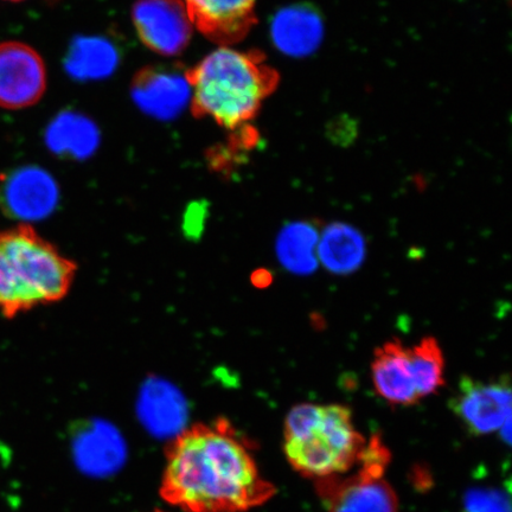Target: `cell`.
Masks as SVG:
<instances>
[{
    "instance_id": "1",
    "label": "cell",
    "mask_w": 512,
    "mask_h": 512,
    "mask_svg": "<svg viewBox=\"0 0 512 512\" xmlns=\"http://www.w3.org/2000/svg\"><path fill=\"white\" fill-rule=\"evenodd\" d=\"M274 494L227 420L190 427L166 452L160 496L184 512H246Z\"/></svg>"
},
{
    "instance_id": "2",
    "label": "cell",
    "mask_w": 512,
    "mask_h": 512,
    "mask_svg": "<svg viewBox=\"0 0 512 512\" xmlns=\"http://www.w3.org/2000/svg\"><path fill=\"white\" fill-rule=\"evenodd\" d=\"M191 111L233 133L247 130L274 91L277 75L254 51L220 47L188 69Z\"/></svg>"
},
{
    "instance_id": "3",
    "label": "cell",
    "mask_w": 512,
    "mask_h": 512,
    "mask_svg": "<svg viewBox=\"0 0 512 512\" xmlns=\"http://www.w3.org/2000/svg\"><path fill=\"white\" fill-rule=\"evenodd\" d=\"M76 268L29 224L0 230V315L14 318L60 302L74 284Z\"/></svg>"
},
{
    "instance_id": "4",
    "label": "cell",
    "mask_w": 512,
    "mask_h": 512,
    "mask_svg": "<svg viewBox=\"0 0 512 512\" xmlns=\"http://www.w3.org/2000/svg\"><path fill=\"white\" fill-rule=\"evenodd\" d=\"M284 451L288 463L318 480L344 475L360 463L366 440L356 431L348 407L303 403L287 414Z\"/></svg>"
},
{
    "instance_id": "5",
    "label": "cell",
    "mask_w": 512,
    "mask_h": 512,
    "mask_svg": "<svg viewBox=\"0 0 512 512\" xmlns=\"http://www.w3.org/2000/svg\"><path fill=\"white\" fill-rule=\"evenodd\" d=\"M389 452L377 437L364 448L360 469L351 477L318 480V492L329 512H398L399 501L383 478Z\"/></svg>"
},
{
    "instance_id": "6",
    "label": "cell",
    "mask_w": 512,
    "mask_h": 512,
    "mask_svg": "<svg viewBox=\"0 0 512 512\" xmlns=\"http://www.w3.org/2000/svg\"><path fill=\"white\" fill-rule=\"evenodd\" d=\"M450 407L473 435L501 432L511 420V387L508 377L483 382L464 377Z\"/></svg>"
},
{
    "instance_id": "7",
    "label": "cell",
    "mask_w": 512,
    "mask_h": 512,
    "mask_svg": "<svg viewBox=\"0 0 512 512\" xmlns=\"http://www.w3.org/2000/svg\"><path fill=\"white\" fill-rule=\"evenodd\" d=\"M47 89V69L34 48L0 43V107L23 110L37 104Z\"/></svg>"
},
{
    "instance_id": "8",
    "label": "cell",
    "mask_w": 512,
    "mask_h": 512,
    "mask_svg": "<svg viewBox=\"0 0 512 512\" xmlns=\"http://www.w3.org/2000/svg\"><path fill=\"white\" fill-rule=\"evenodd\" d=\"M132 19L140 40L158 55L178 56L189 46L194 27L182 0H137Z\"/></svg>"
},
{
    "instance_id": "9",
    "label": "cell",
    "mask_w": 512,
    "mask_h": 512,
    "mask_svg": "<svg viewBox=\"0 0 512 512\" xmlns=\"http://www.w3.org/2000/svg\"><path fill=\"white\" fill-rule=\"evenodd\" d=\"M59 201L53 176L40 166L27 165L0 176V209L12 219L42 220Z\"/></svg>"
},
{
    "instance_id": "10",
    "label": "cell",
    "mask_w": 512,
    "mask_h": 512,
    "mask_svg": "<svg viewBox=\"0 0 512 512\" xmlns=\"http://www.w3.org/2000/svg\"><path fill=\"white\" fill-rule=\"evenodd\" d=\"M187 70L177 67L151 66L140 69L132 81L134 104L158 120L178 117L191 100Z\"/></svg>"
},
{
    "instance_id": "11",
    "label": "cell",
    "mask_w": 512,
    "mask_h": 512,
    "mask_svg": "<svg viewBox=\"0 0 512 512\" xmlns=\"http://www.w3.org/2000/svg\"><path fill=\"white\" fill-rule=\"evenodd\" d=\"M192 27L210 42L229 47L255 24L256 0H182Z\"/></svg>"
},
{
    "instance_id": "12",
    "label": "cell",
    "mask_w": 512,
    "mask_h": 512,
    "mask_svg": "<svg viewBox=\"0 0 512 512\" xmlns=\"http://www.w3.org/2000/svg\"><path fill=\"white\" fill-rule=\"evenodd\" d=\"M322 16L309 5L286 6L274 15L271 38L274 47L288 57H307L323 43Z\"/></svg>"
},
{
    "instance_id": "13",
    "label": "cell",
    "mask_w": 512,
    "mask_h": 512,
    "mask_svg": "<svg viewBox=\"0 0 512 512\" xmlns=\"http://www.w3.org/2000/svg\"><path fill=\"white\" fill-rule=\"evenodd\" d=\"M371 379L376 393L393 406H412L420 401L414 387L408 348L400 341L387 342L375 351Z\"/></svg>"
},
{
    "instance_id": "14",
    "label": "cell",
    "mask_w": 512,
    "mask_h": 512,
    "mask_svg": "<svg viewBox=\"0 0 512 512\" xmlns=\"http://www.w3.org/2000/svg\"><path fill=\"white\" fill-rule=\"evenodd\" d=\"M46 144L54 155L85 160L100 144V132L94 121L78 112H62L47 127Z\"/></svg>"
},
{
    "instance_id": "15",
    "label": "cell",
    "mask_w": 512,
    "mask_h": 512,
    "mask_svg": "<svg viewBox=\"0 0 512 512\" xmlns=\"http://www.w3.org/2000/svg\"><path fill=\"white\" fill-rule=\"evenodd\" d=\"M119 60L118 49L106 38L79 37L69 47L64 67L76 80H100L114 73Z\"/></svg>"
},
{
    "instance_id": "16",
    "label": "cell",
    "mask_w": 512,
    "mask_h": 512,
    "mask_svg": "<svg viewBox=\"0 0 512 512\" xmlns=\"http://www.w3.org/2000/svg\"><path fill=\"white\" fill-rule=\"evenodd\" d=\"M409 366L419 399L435 394L444 386L445 360L437 339L425 337L408 348Z\"/></svg>"
},
{
    "instance_id": "17",
    "label": "cell",
    "mask_w": 512,
    "mask_h": 512,
    "mask_svg": "<svg viewBox=\"0 0 512 512\" xmlns=\"http://www.w3.org/2000/svg\"><path fill=\"white\" fill-rule=\"evenodd\" d=\"M324 265L331 271L344 273L354 270L363 258L360 234L343 224L326 229L320 245Z\"/></svg>"
},
{
    "instance_id": "18",
    "label": "cell",
    "mask_w": 512,
    "mask_h": 512,
    "mask_svg": "<svg viewBox=\"0 0 512 512\" xmlns=\"http://www.w3.org/2000/svg\"><path fill=\"white\" fill-rule=\"evenodd\" d=\"M283 238L281 255L287 266L299 271L310 270L315 266L312 254L317 238L315 229L307 224H293L286 229Z\"/></svg>"
},
{
    "instance_id": "19",
    "label": "cell",
    "mask_w": 512,
    "mask_h": 512,
    "mask_svg": "<svg viewBox=\"0 0 512 512\" xmlns=\"http://www.w3.org/2000/svg\"><path fill=\"white\" fill-rule=\"evenodd\" d=\"M463 512H511L510 499L496 488H473L466 492Z\"/></svg>"
},
{
    "instance_id": "20",
    "label": "cell",
    "mask_w": 512,
    "mask_h": 512,
    "mask_svg": "<svg viewBox=\"0 0 512 512\" xmlns=\"http://www.w3.org/2000/svg\"><path fill=\"white\" fill-rule=\"evenodd\" d=\"M8 2H23V0H8Z\"/></svg>"
},
{
    "instance_id": "21",
    "label": "cell",
    "mask_w": 512,
    "mask_h": 512,
    "mask_svg": "<svg viewBox=\"0 0 512 512\" xmlns=\"http://www.w3.org/2000/svg\"><path fill=\"white\" fill-rule=\"evenodd\" d=\"M156 512H163V511H156Z\"/></svg>"
}]
</instances>
